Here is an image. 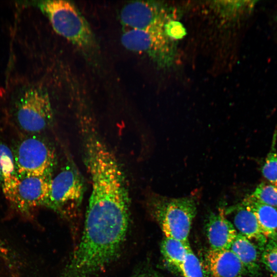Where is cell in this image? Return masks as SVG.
I'll return each instance as SVG.
<instances>
[{"instance_id":"11","label":"cell","mask_w":277,"mask_h":277,"mask_svg":"<svg viewBox=\"0 0 277 277\" xmlns=\"http://www.w3.org/2000/svg\"><path fill=\"white\" fill-rule=\"evenodd\" d=\"M205 262L211 277H243L246 271L230 249H209L205 255Z\"/></svg>"},{"instance_id":"7","label":"cell","mask_w":277,"mask_h":277,"mask_svg":"<svg viewBox=\"0 0 277 277\" xmlns=\"http://www.w3.org/2000/svg\"><path fill=\"white\" fill-rule=\"evenodd\" d=\"M51 175H19L3 180V191L6 197L18 209L27 212L44 205L50 190Z\"/></svg>"},{"instance_id":"3","label":"cell","mask_w":277,"mask_h":277,"mask_svg":"<svg viewBox=\"0 0 277 277\" xmlns=\"http://www.w3.org/2000/svg\"><path fill=\"white\" fill-rule=\"evenodd\" d=\"M148 204L165 237L188 241L197 210L193 197L169 198L152 193Z\"/></svg>"},{"instance_id":"16","label":"cell","mask_w":277,"mask_h":277,"mask_svg":"<svg viewBox=\"0 0 277 277\" xmlns=\"http://www.w3.org/2000/svg\"><path fill=\"white\" fill-rule=\"evenodd\" d=\"M214 7L224 18H238L249 13L253 8L255 1L215 2Z\"/></svg>"},{"instance_id":"24","label":"cell","mask_w":277,"mask_h":277,"mask_svg":"<svg viewBox=\"0 0 277 277\" xmlns=\"http://www.w3.org/2000/svg\"><path fill=\"white\" fill-rule=\"evenodd\" d=\"M276 22H277V15H276Z\"/></svg>"},{"instance_id":"23","label":"cell","mask_w":277,"mask_h":277,"mask_svg":"<svg viewBox=\"0 0 277 277\" xmlns=\"http://www.w3.org/2000/svg\"><path fill=\"white\" fill-rule=\"evenodd\" d=\"M271 277H277V274L272 275Z\"/></svg>"},{"instance_id":"22","label":"cell","mask_w":277,"mask_h":277,"mask_svg":"<svg viewBox=\"0 0 277 277\" xmlns=\"http://www.w3.org/2000/svg\"><path fill=\"white\" fill-rule=\"evenodd\" d=\"M3 182V176L1 173V171L0 170V185L2 184Z\"/></svg>"},{"instance_id":"21","label":"cell","mask_w":277,"mask_h":277,"mask_svg":"<svg viewBox=\"0 0 277 277\" xmlns=\"http://www.w3.org/2000/svg\"><path fill=\"white\" fill-rule=\"evenodd\" d=\"M273 139L271 149L268 154L262 168L263 176L272 184L277 187V153Z\"/></svg>"},{"instance_id":"1","label":"cell","mask_w":277,"mask_h":277,"mask_svg":"<svg viewBox=\"0 0 277 277\" xmlns=\"http://www.w3.org/2000/svg\"><path fill=\"white\" fill-rule=\"evenodd\" d=\"M130 197L116 190L92 192L81 241L62 277H92L119 254L129 222Z\"/></svg>"},{"instance_id":"9","label":"cell","mask_w":277,"mask_h":277,"mask_svg":"<svg viewBox=\"0 0 277 277\" xmlns=\"http://www.w3.org/2000/svg\"><path fill=\"white\" fill-rule=\"evenodd\" d=\"M173 10L167 5L156 1H133L124 5L120 18L126 30L165 28L175 20Z\"/></svg>"},{"instance_id":"17","label":"cell","mask_w":277,"mask_h":277,"mask_svg":"<svg viewBox=\"0 0 277 277\" xmlns=\"http://www.w3.org/2000/svg\"><path fill=\"white\" fill-rule=\"evenodd\" d=\"M0 170L3 180L16 174L14 154L8 146L0 141Z\"/></svg>"},{"instance_id":"12","label":"cell","mask_w":277,"mask_h":277,"mask_svg":"<svg viewBox=\"0 0 277 277\" xmlns=\"http://www.w3.org/2000/svg\"><path fill=\"white\" fill-rule=\"evenodd\" d=\"M232 224L238 233L243 235L262 250L268 242L253 212L243 202L233 208Z\"/></svg>"},{"instance_id":"10","label":"cell","mask_w":277,"mask_h":277,"mask_svg":"<svg viewBox=\"0 0 277 277\" xmlns=\"http://www.w3.org/2000/svg\"><path fill=\"white\" fill-rule=\"evenodd\" d=\"M206 226L210 249L223 250L230 249L238 232L232 223L226 217L223 210L218 213L211 214Z\"/></svg>"},{"instance_id":"20","label":"cell","mask_w":277,"mask_h":277,"mask_svg":"<svg viewBox=\"0 0 277 277\" xmlns=\"http://www.w3.org/2000/svg\"><path fill=\"white\" fill-rule=\"evenodd\" d=\"M179 271L183 277H204L202 265L192 250L187 254Z\"/></svg>"},{"instance_id":"14","label":"cell","mask_w":277,"mask_h":277,"mask_svg":"<svg viewBox=\"0 0 277 277\" xmlns=\"http://www.w3.org/2000/svg\"><path fill=\"white\" fill-rule=\"evenodd\" d=\"M243 202L255 214L267 239L277 240V208L260 203L251 195Z\"/></svg>"},{"instance_id":"8","label":"cell","mask_w":277,"mask_h":277,"mask_svg":"<svg viewBox=\"0 0 277 277\" xmlns=\"http://www.w3.org/2000/svg\"><path fill=\"white\" fill-rule=\"evenodd\" d=\"M13 154L18 175H51L54 152L43 140L36 136L25 138L18 144Z\"/></svg>"},{"instance_id":"5","label":"cell","mask_w":277,"mask_h":277,"mask_svg":"<svg viewBox=\"0 0 277 277\" xmlns=\"http://www.w3.org/2000/svg\"><path fill=\"white\" fill-rule=\"evenodd\" d=\"M165 29L126 30L121 43L128 50L147 55L161 68H169L175 61L176 48L175 41L167 35Z\"/></svg>"},{"instance_id":"6","label":"cell","mask_w":277,"mask_h":277,"mask_svg":"<svg viewBox=\"0 0 277 277\" xmlns=\"http://www.w3.org/2000/svg\"><path fill=\"white\" fill-rule=\"evenodd\" d=\"M84 183L77 170L68 165L51 181L49 195L44 205L66 217L76 213L84 193Z\"/></svg>"},{"instance_id":"19","label":"cell","mask_w":277,"mask_h":277,"mask_svg":"<svg viewBox=\"0 0 277 277\" xmlns=\"http://www.w3.org/2000/svg\"><path fill=\"white\" fill-rule=\"evenodd\" d=\"M261 261L272 275L277 274V240H270L262 249Z\"/></svg>"},{"instance_id":"2","label":"cell","mask_w":277,"mask_h":277,"mask_svg":"<svg viewBox=\"0 0 277 277\" xmlns=\"http://www.w3.org/2000/svg\"><path fill=\"white\" fill-rule=\"evenodd\" d=\"M38 7L48 18L54 31L79 48L94 47L92 29L79 9L69 1H44Z\"/></svg>"},{"instance_id":"13","label":"cell","mask_w":277,"mask_h":277,"mask_svg":"<svg viewBox=\"0 0 277 277\" xmlns=\"http://www.w3.org/2000/svg\"><path fill=\"white\" fill-rule=\"evenodd\" d=\"M259 249L253 242L238 233L229 249L236 255L246 271L256 275L260 271L261 261Z\"/></svg>"},{"instance_id":"18","label":"cell","mask_w":277,"mask_h":277,"mask_svg":"<svg viewBox=\"0 0 277 277\" xmlns=\"http://www.w3.org/2000/svg\"><path fill=\"white\" fill-rule=\"evenodd\" d=\"M251 196L260 203L277 208V187L274 185L262 183Z\"/></svg>"},{"instance_id":"4","label":"cell","mask_w":277,"mask_h":277,"mask_svg":"<svg viewBox=\"0 0 277 277\" xmlns=\"http://www.w3.org/2000/svg\"><path fill=\"white\" fill-rule=\"evenodd\" d=\"M15 94V117L23 130L38 133L51 124L53 112L50 98L44 88L28 84L19 88Z\"/></svg>"},{"instance_id":"15","label":"cell","mask_w":277,"mask_h":277,"mask_svg":"<svg viewBox=\"0 0 277 277\" xmlns=\"http://www.w3.org/2000/svg\"><path fill=\"white\" fill-rule=\"evenodd\" d=\"M192 249L189 242L165 237L161 243V251L166 261L178 270Z\"/></svg>"}]
</instances>
